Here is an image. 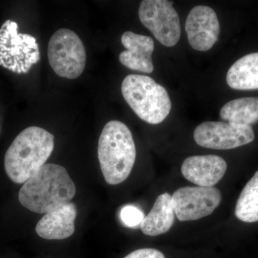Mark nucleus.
Masks as SVG:
<instances>
[{
    "label": "nucleus",
    "mask_w": 258,
    "mask_h": 258,
    "mask_svg": "<svg viewBox=\"0 0 258 258\" xmlns=\"http://www.w3.org/2000/svg\"><path fill=\"white\" fill-rule=\"evenodd\" d=\"M98 157L108 184H120L128 177L135 164L137 149L125 123L111 120L105 125L98 140Z\"/></svg>",
    "instance_id": "nucleus-3"
},
{
    "label": "nucleus",
    "mask_w": 258,
    "mask_h": 258,
    "mask_svg": "<svg viewBox=\"0 0 258 258\" xmlns=\"http://www.w3.org/2000/svg\"><path fill=\"white\" fill-rule=\"evenodd\" d=\"M120 217L125 226L134 227L141 225L145 216L144 212L137 207L126 205L120 210Z\"/></svg>",
    "instance_id": "nucleus-18"
},
{
    "label": "nucleus",
    "mask_w": 258,
    "mask_h": 258,
    "mask_svg": "<svg viewBox=\"0 0 258 258\" xmlns=\"http://www.w3.org/2000/svg\"><path fill=\"white\" fill-rule=\"evenodd\" d=\"M227 164L217 155L192 156L186 158L181 165L185 179L199 186H213L225 174Z\"/></svg>",
    "instance_id": "nucleus-11"
},
{
    "label": "nucleus",
    "mask_w": 258,
    "mask_h": 258,
    "mask_svg": "<svg viewBox=\"0 0 258 258\" xmlns=\"http://www.w3.org/2000/svg\"><path fill=\"white\" fill-rule=\"evenodd\" d=\"M222 120L235 124L250 125L258 120V97L232 100L220 110Z\"/></svg>",
    "instance_id": "nucleus-16"
},
{
    "label": "nucleus",
    "mask_w": 258,
    "mask_h": 258,
    "mask_svg": "<svg viewBox=\"0 0 258 258\" xmlns=\"http://www.w3.org/2000/svg\"><path fill=\"white\" fill-rule=\"evenodd\" d=\"M123 258H165L164 254L158 249L144 248L137 249Z\"/></svg>",
    "instance_id": "nucleus-19"
},
{
    "label": "nucleus",
    "mask_w": 258,
    "mask_h": 258,
    "mask_svg": "<svg viewBox=\"0 0 258 258\" xmlns=\"http://www.w3.org/2000/svg\"><path fill=\"white\" fill-rule=\"evenodd\" d=\"M221 200V192L213 186L181 187L171 196L174 213L181 222L195 221L209 216L218 208Z\"/></svg>",
    "instance_id": "nucleus-8"
},
{
    "label": "nucleus",
    "mask_w": 258,
    "mask_h": 258,
    "mask_svg": "<svg viewBox=\"0 0 258 258\" xmlns=\"http://www.w3.org/2000/svg\"><path fill=\"white\" fill-rule=\"evenodd\" d=\"M77 208L69 203L45 214L37 222L35 231L46 240H64L74 235Z\"/></svg>",
    "instance_id": "nucleus-13"
},
{
    "label": "nucleus",
    "mask_w": 258,
    "mask_h": 258,
    "mask_svg": "<svg viewBox=\"0 0 258 258\" xmlns=\"http://www.w3.org/2000/svg\"><path fill=\"white\" fill-rule=\"evenodd\" d=\"M194 139L201 147L217 150H227L253 142L254 133L250 125L221 121H206L195 128Z\"/></svg>",
    "instance_id": "nucleus-9"
},
{
    "label": "nucleus",
    "mask_w": 258,
    "mask_h": 258,
    "mask_svg": "<svg viewBox=\"0 0 258 258\" xmlns=\"http://www.w3.org/2000/svg\"><path fill=\"white\" fill-rule=\"evenodd\" d=\"M235 215L244 222H258V171L242 189L236 205Z\"/></svg>",
    "instance_id": "nucleus-17"
},
{
    "label": "nucleus",
    "mask_w": 258,
    "mask_h": 258,
    "mask_svg": "<svg viewBox=\"0 0 258 258\" xmlns=\"http://www.w3.org/2000/svg\"><path fill=\"white\" fill-rule=\"evenodd\" d=\"M76 192V185L63 166L47 164L24 183L18 198L30 211L46 214L69 203Z\"/></svg>",
    "instance_id": "nucleus-1"
},
{
    "label": "nucleus",
    "mask_w": 258,
    "mask_h": 258,
    "mask_svg": "<svg viewBox=\"0 0 258 258\" xmlns=\"http://www.w3.org/2000/svg\"><path fill=\"white\" fill-rule=\"evenodd\" d=\"M47 57L54 72L64 79H78L86 67V52L82 40L69 29H60L52 35Z\"/></svg>",
    "instance_id": "nucleus-6"
},
{
    "label": "nucleus",
    "mask_w": 258,
    "mask_h": 258,
    "mask_svg": "<svg viewBox=\"0 0 258 258\" xmlns=\"http://www.w3.org/2000/svg\"><path fill=\"white\" fill-rule=\"evenodd\" d=\"M121 42L126 50L120 53V63L133 71L147 74L153 72L154 41L152 37L126 31L122 35Z\"/></svg>",
    "instance_id": "nucleus-12"
},
{
    "label": "nucleus",
    "mask_w": 258,
    "mask_h": 258,
    "mask_svg": "<svg viewBox=\"0 0 258 258\" xmlns=\"http://www.w3.org/2000/svg\"><path fill=\"white\" fill-rule=\"evenodd\" d=\"M226 80L232 89H258V52L244 55L236 61L229 69Z\"/></svg>",
    "instance_id": "nucleus-15"
},
{
    "label": "nucleus",
    "mask_w": 258,
    "mask_h": 258,
    "mask_svg": "<svg viewBox=\"0 0 258 258\" xmlns=\"http://www.w3.org/2000/svg\"><path fill=\"white\" fill-rule=\"evenodd\" d=\"M185 30L193 49L203 52L210 50L218 40L220 32L215 10L204 5L195 7L188 15Z\"/></svg>",
    "instance_id": "nucleus-10"
},
{
    "label": "nucleus",
    "mask_w": 258,
    "mask_h": 258,
    "mask_svg": "<svg viewBox=\"0 0 258 258\" xmlns=\"http://www.w3.org/2000/svg\"><path fill=\"white\" fill-rule=\"evenodd\" d=\"M141 23L152 32L158 41L166 47H173L181 37L179 15L167 0H144L139 9Z\"/></svg>",
    "instance_id": "nucleus-7"
},
{
    "label": "nucleus",
    "mask_w": 258,
    "mask_h": 258,
    "mask_svg": "<svg viewBox=\"0 0 258 258\" xmlns=\"http://www.w3.org/2000/svg\"><path fill=\"white\" fill-rule=\"evenodd\" d=\"M121 93L136 114L148 123L159 124L170 113L171 102L167 91L149 76H126L122 83Z\"/></svg>",
    "instance_id": "nucleus-4"
},
{
    "label": "nucleus",
    "mask_w": 258,
    "mask_h": 258,
    "mask_svg": "<svg viewBox=\"0 0 258 258\" xmlns=\"http://www.w3.org/2000/svg\"><path fill=\"white\" fill-rule=\"evenodd\" d=\"M16 22L8 20L0 28V66L15 74H28L40 59L36 38L18 33Z\"/></svg>",
    "instance_id": "nucleus-5"
},
{
    "label": "nucleus",
    "mask_w": 258,
    "mask_h": 258,
    "mask_svg": "<svg viewBox=\"0 0 258 258\" xmlns=\"http://www.w3.org/2000/svg\"><path fill=\"white\" fill-rule=\"evenodd\" d=\"M55 137L37 126L25 128L15 139L5 156V169L10 179L24 184L45 163L53 152Z\"/></svg>",
    "instance_id": "nucleus-2"
},
{
    "label": "nucleus",
    "mask_w": 258,
    "mask_h": 258,
    "mask_svg": "<svg viewBox=\"0 0 258 258\" xmlns=\"http://www.w3.org/2000/svg\"><path fill=\"white\" fill-rule=\"evenodd\" d=\"M174 210L171 196L164 193L158 197L154 206L140 225L142 232L146 235L158 236L170 230L174 222Z\"/></svg>",
    "instance_id": "nucleus-14"
}]
</instances>
